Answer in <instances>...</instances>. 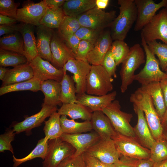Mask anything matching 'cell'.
<instances>
[{
    "label": "cell",
    "mask_w": 167,
    "mask_h": 167,
    "mask_svg": "<svg viewBox=\"0 0 167 167\" xmlns=\"http://www.w3.org/2000/svg\"><path fill=\"white\" fill-rule=\"evenodd\" d=\"M130 101L143 112L154 139L158 140L163 138L164 131L161 120L149 94L139 88L131 95Z\"/></svg>",
    "instance_id": "6da1fadb"
},
{
    "label": "cell",
    "mask_w": 167,
    "mask_h": 167,
    "mask_svg": "<svg viewBox=\"0 0 167 167\" xmlns=\"http://www.w3.org/2000/svg\"><path fill=\"white\" fill-rule=\"evenodd\" d=\"M119 13L112 22L109 30L113 40L124 41L136 21L137 9L134 0H118Z\"/></svg>",
    "instance_id": "7a4b0ae2"
},
{
    "label": "cell",
    "mask_w": 167,
    "mask_h": 167,
    "mask_svg": "<svg viewBox=\"0 0 167 167\" xmlns=\"http://www.w3.org/2000/svg\"><path fill=\"white\" fill-rule=\"evenodd\" d=\"M145 62L144 52L139 44H135L130 48L127 56L122 63L120 71L122 93L125 92L134 81L135 70Z\"/></svg>",
    "instance_id": "3957f363"
},
{
    "label": "cell",
    "mask_w": 167,
    "mask_h": 167,
    "mask_svg": "<svg viewBox=\"0 0 167 167\" xmlns=\"http://www.w3.org/2000/svg\"><path fill=\"white\" fill-rule=\"evenodd\" d=\"M141 45L145 53L146 60L143 68L135 74L134 80L138 81L141 85L153 82H160L167 79V74L161 71L159 60L149 49L143 36L141 35Z\"/></svg>",
    "instance_id": "277c9868"
},
{
    "label": "cell",
    "mask_w": 167,
    "mask_h": 167,
    "mask_svg": "<svg viewBox=\"0 0 167 167\" xmlns=\"http://www.w3.org/2000/svg\"><path fill=\"white\" fill-rule=\"evenodd\" d=\"M113 77L101 65H91L86 82V92L96 96H103L113 89Z\"/></svg>",
    "instance_id": "5b68a950"
},
{
    "label": "cell",
    "mask_w": 167,
    "mask_h": 167,
    "mask_svg": "<svg viewBox=\"0 0 167 167\" xmlns=\"http://www.w3.org/2000/svg\"><path fill=\"white\" fill-rule=\"evenodd\" d=\"M118 100H114L102 110L109 119L115 131L122 135L136 138L134 128L130 124L132 114L122 111Z\"/></svg>",
    "instance_id": "8992f818"
},
{
    "label": "cell",
    "mask_w": 167,
    "mask_h": 167,
    "mask_svg": "<svg viewBox=\"0 0 167 167\" xmlns=\"http://www.w3.org/2000/svg\"><path fill=\"white\" fill-rule=\"evenodd\" d=\"M116 17V11L106 12L96 6L77 16L81 26L103 31L109 28Z\"/></svg>",
    "instance_id": "52a82bcc"
},
{
    "label": "cell",
    "mask_w": 167,
    "mask_h": 167,
    "mask_svg": "<svg viewBox=\"0 0 167 167\" xmlns=\"http://www.w3.org/2000/svg\"><path fill=\"white\" fill-rule=\"evenodd\" d=\"M112 139L121 155L139 160L150 159V149L143 146L136 138L118 133Z\"/></svg>",
    "instance_id": "ba28073f"
},
{
    "label": "cell",
    "mask_w": 167,
    "mask_h": 167,
    "mask_svg": "<svg viewBox=\"0 0 167 167\" xmlns=\"http://www.w3.org/2000/svg\"><path fill=\"white\" fill-rule=\"evenodd\" d=\"M141 35L147 43L159 39L167 44V13L165 8L156 14L143 27Z\"/></svg>",
    "instance_id": "9c48e42d"
},
{
    "label": "cell",
    "mask_w": 167,
    "mask_h": 167,
    "mask_svg": "<svg viewBox=\"0 0 167 167\" xmlns=\"http://www.w3.org/2000/svg\"><path fill=\"white\" fill-rule=\"evenodd\" d=\"M75 148L60 138L49 140L47 154L42 162L43 167H57L66 158L75 152Z\"/></svg>",
    "instance_id": "30bf717a"
},
{
    "label": "cell",
    "mask_w": 167,
    "mask_h": 167,
    "mask_svg": "<svg viewBox=\"0 0 167 167\" xmlns=\"http://www.w3.org/2000/svg\"><path fill=\"white\" fill-rule=\"evenodd\" d=\"M85 152L108 164L117 163L121 156L113 139L110 138L101 139Z\"/></svg>",
    "instance_id": "8fae6325"
},
{
    "label": "cell",
    "mask_w": 167,
    "mask_h": 167,
    "mask_svg": "<svg viewBox=\"0 0 167 167\" xmlns=\"http://www.w3.org/2000/svg\"><path fill=\"white\" fill-rule=\"evenodd\" d=\"M47 8L45 0L36 3L30 0L25 1L22 7L18 9L16 19L23 23L38 26Z\"/></svg>",
    "instance_id": "7c38bea8"
},
{
    "label": "cell",
    "mask_w": 167,
    "mask_h": 167,
    "mask_svg": "<svg viewBox=\"0 0 167 167\" xmlns=\"http://www.w3.org/2000/svg\"><path fill=\"white\" fill-rule=\"evenodd\" d=\"M91 67L87 62L76 59L69 60L63 67L64 73L68 71L73 74L72 78L75 83L77 95L86 93L87 79Z\"/></svg>",
    "instance_id": "4fadbf2b"
},
{
    "label": "cell",
    "mask_w": 167,
    "mask_h": 167,
    "mask_svg": "<svg viewBox=\"0 0 167 167\" xmlns=\"http://www.w3.org/2000/svg\"><path fill=\"white\" fill-rule=\"evenodd\" d=\"M137 9V17L134 30H141L156 15L160 8L165 7L167 0L156 3L152 0H134Z\"/></svg>",
    "instance_id": "5bb4252c"
},
{
    "label": "cell",
    "mask_w": 167,
    "mask_h": 167,
    "mask_svg": "<svg viewBox=\"0 0 167 167\" xmlns=\"http://www.w3.org/2000/svg\"><path fill=\"white\" fill-rule=\"evenodd\" d=\"M29 63L33 69V77L40 82L53 80L60 82L63 77L64 73L62 69L56 68L38 55Z\"/></svg>",
    "instance_id": "9a60e30c"
},
{
    "label": "cell",
    "mask_w": 167,
    "mask_h": 167,
    "mask_svg": "<svg viewBox=\"0 0 167 167\" xmlns=\"http://www.w3.org/2000/svg\"><path fill=\"white\" fill-rule=\"evenodd\" d=\"M52 64L56 68L62 69L69 60L75 58V55L68 47L63 38L54 31L50 43Z\"/></svg>",
    "instance_id": "2e32d148"
},
{
    "label": "cell",
    "mask_w": 167,
    "mask_h": 167,
    "mask_svg": "<svg viewBox=\"0 0 167 167\" xmlns=\"http://www.w3.org/2000/svg\"><path fill=\"white\" fill-rule=\"evenodd\" d=\"M61 138L71 144L75 149V156L82 155L101 139L96 132L75 134H63Z\"/></svg>",
    "instance_id": "e0dca14e"
},
{
    "label": "cell",
    "mask_w": 167,
    "mask_h": 167,
    "mask_svg": "<svg viewBox=\"0 0 167 167\" xmlns=\"http://www.w3.org/2000/svg\"><path fill=\"white\" fill-rule=\"evenodd\" d=\"M113 40L109 30L103 31L95 41L88 54L87 62L91 65H101Z\"/></svg>",
    "instance_id": "ac0fdd59"
},
{
    "label": "cell",
    "mask_w": 167,
    "mask_h": 167,
    "mask_svg": "<svg viewBox=\"0 0 167 167\" xmlns=\"http://www.w3.org/2000/svg\"><path fill=\"white\" fill-rule=\"evenodd\" d=\"M57 106L42 104V108L39 112L15 124L12 130L15 134L30 131L33 128L40 126L47 118L49 117L52 113L57 111Z\"/></svg>",
    "instance_id": "d6986e66"
},
{
    "label": "cell",
    "mask_w": 167,
    "mask_h": 167,
    "mask_svg": "<svg viewBox=\"0 0 167 167\" xmlns=\"http://www.w3.org/2000/svg\"><path fill=\"white\" fill-rule=\"evenodd\" d=\"M35 31L38 55L44 60L51 62L52 57L50 45L53 29L41 24L36 26Z\"/></svg>",
    "instance_id": "ffe728a7"
},
{
    "label": "cell",
    "mask_w": 167,
    "mask_h": 167,
    "mask_svg": "<svg viewBox=\"0 0 167 167\" xmlns=\"http://www.w3.org/2000/svg\"><path fill=\"white\" fill-rule=\"evenodd\" d=\"M117 92L113 91L103 96H96L85 93L76 95L77 103L89 108L92 112L102 111L115 100Z\"/></svg>",
    "instance_id": "44dd1931"
},
{
    "label": "cell",
    "mask_w": 167,
    "mask_h": 167,
    "mask_svg": "<svg viewBox=\"0 0 167 167\" xmlns=\"http://www.w3.org/2000/svg\"><path fill=\"white\" fill-rule=\"evenodd\" d=\"M133 106L138 117L137 124L133 128L136 138L143 146L150 149L156 140L152 134L143 112Z\"/></svg>",
    "instance_id": "7402d4cb"
},
{
    "label": "cell",
    "mask_w": 167,
    "mask_h": 167,
    "mask_svg": "<svg viewBox=\"0 0 167 167\" xmlns=\"http://www.w3.org/2000/svg\"><path fill=\"white\" fill-rule=\"evenodd\" d=\"M91 121L92 129L99 135L101 139L109 138L112 139L118 134L109 118L102 111L93 112Z\"/></svg>",
    "instance_id": "603a6c76"
},
{
    "label": "cell",
    "mask_w": 167,
    "mask_h": 167,
    "mask_svg": "<svg viewBox=\"0 0 167 167\" xmlns=\"http://www.w3.org/2000/svg\"><path fill=\"white\" fill-rule=\"evenodd\" d=\"M33 77L32 68L28 62L9 69L2 81L1 87L27 81Z\"/></svg>",
    "instance_id": "cb8c5ba5"
},
{
    "label": "cell",
    "mask_w": 167,
    "mask_h": 167,
    "mask_svg": "<svg viewBox=\"0 0 167 167\" xmlns=\"http://www.w3.org/2000/svg\"><path fill=\"white\" fill-rule=\"evenodd\" d=\"M35 29V26L23 23L19 31L23 37L25 56L28 62L38 55L34 33Z\"/></svg>",
    "instance_id": "d4e9b609"
},
{
    "label": "cell",
    "mask_w": 167,
    "mask_h": 167,
    "mask_svg": "<svg viewBox=\"0 0 167 167\" xmlns=\"http://www.w3.org/2000/svg\"><path fill=\"white\" fill-rule=\"evenodd\" d=\"M150 96L161 121L166 110L163 94L159 82H153L140 87Z\"/></svg>",
    "instance_id": "484cf974"
},
{
    "label": "cell",
    "mask_w": 167,
    "mask_h": 167,
    "mask_svg": "<svg viewBox=\"0 0 167 167\" xmlns=\"http://www.w3.org/2000/svg\"><path fill=\"white\" fill-rule=\"evenodd\" d=\"M40 91L44 94L43 104L56 106L62 103L60 100L61 92L60 82L53 80H48L40 83Z\"/></svg>",
    "instance_id": "4316f807"
},
{
    "label": "cell",
    "mask_w": 167,
    "mask_h": 167,
    "mask_svg": "<svg viewBox=\"0 0 167 167\" xmlns=\"http://www.w3.org/2000/svg\"><path fill=\"white\" fill-rule=\"evenodd\" d=\"M61 115L68 116L72 119L91 121L93 112L88 107L79 103L62 104L58 110Z\"/></svg>",
    "instance_id": "83f0119b"
},
{
    "label": "cell",
    "mask_w": 167,
    "mask_h": 167,
    "mask_svg": "<svg viewBox=\"0 0 167 167\" xmlns=\"http://www.w3.org/2000/svg\"><path fill=\"white\" fill-rule=\"evenodd\" d=\"M96 6V0H68L62 9L65 15L77 17Z\"/></svg>",
    "instance_id": "f1b7e54d"
},
{
    "label": "cell",
    "mask_w": 167,
    "mask_h": 167,
    "mask_svg": "<svg viewBox=\"0 0 167 167\" xmlns=\"http://www.w3.org/2000/svg\"><path fill=\"white\" fill-rule=\"evenodd\" d=\"M0 47L2 49L25 56L23 39L19 31L4 35L0 37Z\"/></svg>",
    "instance_id": "f546056e"
},
{
    "label": "cell",
    "mask_w": 167,
    "mask_h": 167,
    "mask_svg": "<svg viewBox=\"0 0 167 167\" xmlns=\"http://www.w3.org/2000/svg\"><path fill=\"white\" fill-rule=\"evenodd\" d=\"M60 122L63 134H75L86 133L92 129L91 121L79 122L68 119L66 115H61Z\"/></svg>",
    "instance_id": "4dcf8cb0"
},
{
    "label": "cell",
    "mask_w": 167,
    "mask_h": 167,
    "mask_svg": "<svg viewBox=\"0 0 167 167\" xmlns=\"http://www.w3.org/2000/svg\"><path fill=\"white\" fill-rule=\"evenodd\" d=\"M60 83V100L62 104L77 103L76 89L72 78L64 73Z\"/></svg>",
    "instance_id": "1f68e13d"
},
{
    "label": "cell",
    "mask_w": 167,
    "mask_h": 167,
    "mask_svg": "<svg viewBox=\"0 0 167 167\" xmlns=\"http://www.w3.org/2000/svg\"><path fill=\"white\" fill-rule=\"evenodd\" d=\"M61 116L56 111L51 114L47 121H45L43 128L45 137L49 140L60 138L63 134L60 122Z\"/></svg>",
    "instance_id": "d6a6232c"
},
{
    "label": "cell",
    "mask_w": 167,
    "mask_h": 167,
    "mask_svg": "<svg viewBox=\"0 0 167 167\" xmlns=\"http://www.w3.org/2000/svg\"><path fill=\"white\" fill-rule=\"evenodd\" d=\"M48 141L49 140L45 137L41 139L34 149L24 157L17 158L13 155V167H17L23 163L36 158H40L44 160L48 149Z\"/></svg>",
    "instance_id": "836d02e7"
},
{
    "label": "cell",
    "mask_w": 167,
    "mask_h": 167,
    "mask_svg": "<svg viewBox=\"0 0 167 167\" xmlns=\"http://www.w3.org/2000/svg\"><path fill=\"white\" fill-rule=\"evenodd\" d=\"M40 83L33 77L27 81L1 87L0 96L14 92L30 91L36 92L40 91Z\"/></svg>",
    "instance_id": "e575fe53"
},
{
    "label": "cell",
    "mask_w": 167,
    "mask_h": 167,
    "mask_svg": "<svg viewBox=\"0 0 167 167\" xmlns=\"http://www.w3.org/2000/svg\"><path fill=\"white\" fill-rule=\"evenodd\" d=\"M28 62V60L24 55L0 49V66L14 67Z\"/></svg>",
    "instance_id": "d590c367"
},
{
    "label": "cell",
    "mask_w": 167,
    "mask_h": 167,
    "mask_svg": "<svg viewBox=\"0 0 167 167\" xmlns=\"http://www.w3.org/2000/svg\"><path fill=\"white\" fill-rule=\"evenodd\" d=\"M65 16L61 7L55 9L47 8L41 24L52 29H58Z\"/></svg>",
    "instance_id": "8d00e7d4"
},
{
    "label": "cell",
    "mask_w": 167,
    "mask_h": 167,
    "mask_svg": "<svg viewBox=\"0 0 167 167\" xmlns=\"http://www.w3.org/2000/svg\"><path fill=\"white\" fill-rule=\"evenodd\" d=\"M150 150V159L154 163L167 159V142L164 137L156 140Z\"/></svg>",
    "instance_id": "74e56055"
},
{
    "label": "cell",
    "mask_w": 167,
    "mask_h": 167,
    "mask_svg": "<svg viewBox=\"0 0 167 167\" xmlns=\"http://www.w3.org/2000/svg\"><path fill=\"white\" fill-rule=\"evenodd\" d=\"M81 26L77 17L65 15L58 28V33L62 37L74 34Z\"/></svg>",
    "instance_id": "f35d334b"
},
{
    "label": "cell",
    "mask_w": 167,
    "mask_h": 167,
    "mask_svg": "<svg viewBox=\"0 0 167 167\" xmlns=\"http://www.w3.org/2000/svg\"><path fill=\"white\" fill-rule=\"evenodd\" d=\"M130 48L124 41L116 40L113 42L109 50L117 66L123 62L127 56Z\"/></svg>",
    "instance_id": "ab89813d"
},
{
    "label": "cell",
    "mask_w": 167,
    "mask_h": 167,
    "mask_svg": "<svg viewBox=\"0 0 167 167\" xmlns=\"http://www.w3.org/2000/svg\"><path fill=\"white\" fill-rule=\"evenodd\" d=\"M147 44L151 52L158 58L162 71H165L167 68V44L158 42L156 41Z\"/></svg>",
    "instance_id": "60d3db41"
},
{
    "label": "cell",
    "mask_w": 167,
    "mask_h": 167,
    "mask_svg": "<svg viewBox=\"0 0 167 167\" xmlns=\"http://www.w3.org/2000/svg\"><path fill=\"white\" fill-rule=\"evenodd\" d=\"M20 4L13 0H0V14L16 19Z\"/></svg>",
    "instance_id": "b9f144b4"
},
{
    "label": "cell",
    "mask_w": 167,
    "mask_h": 167,
    "mask_svg": "<svg viewBox=\"0 0 167 167\" xmlns=\"http://www.w3.org/2000/svg\"><path fill=\"white\" fill-rule=\"evenodd\" d=\"M103 31L81 26L75 34L80 40L95 41Z\"/></svg>",
    "instance_id": "7bdbcfd3"
},
{
    "label": "cell",
    "mask_w": 167,
    "mask_h": 167,
    "mask_svg": "<svg viewBox=\"0 0 167 167\" xmlns=\"http://www.w3.org/2000/svg\"><path fill=\"white\" fill-rule=\"evenodd\" d=\"M15 133L12 129L9 130L0 135V152H4L5 150L10 151L13 154L14 150L11 142L15 139Z\"/></svg>",
    "instance_id": "ee69618b"
},
{
    "label": "cell",
    "mask_w": 167,
    "mask_h": 167,
    "mask_svg": "<svg viewBox=\"0 0 167 167\" xmlns=\"http://www.w3.org/2000/svg\"><path fill=\"white\" fill-rule=\"evenodd\" d=\"M95 41L80 40L75 54V58L87 62L88 55L92 49Z\"/></svg>",
    "instance_id": "f6af8a7d"
},
{
    "label": "cell",
    "mask_w": 167,
    "mask_h": 167,
    "mask_svg": "<svg viewBox=\"0 0 167 167\" xmlns=\"http://www.w3.org/2000/svg\"><path fill=\"white\" fill-rule=\"evenodd\" d=\"M101 65L111 77L117 78L116 71L117 66L113 56L109 50L104 57Z\"/></svg>",
    "instance_id": "bcb514c9"
},
{
    "label": "cell",
    "mask_w": 167,
    "mask_h": 167,
    "mask_svg": "<svg viewBox=\"0 0 167 167\" xmlns=\"http://www.w3.org/2000/svg\"><path fill=\"white\" fill-rule=\"evenodd\" d=\"M85 163L82 155L76 156L72 155L63 160L57 167H85Z\"/></svg>",
    "instance_id": "7dc6e473"
},
{
    "label": "cell",
    "mask_w": 167,
    "mask_h": 167,
    "mask_svg": "<svg viewBox=\"0 0 167 167\" xmlns=\"http://www.w3.org/2000/svg\"><path fill=\"white\" fill-rule=\"evenodd\" d=\"M82 156L87 167H114L115 164L103 163L86 152L84 153Z\"/></svg>",
    "instance_id": "c3c4849f"
},
{
    "label": "cell",
    "mask_w": 167,
    "mask_h": 167,
    "mask_svg": "<svg viewBox=\"0 0 167 167\" xmlns=\"http://www.w3.org/2000/svg\"><path fill=\"white\" fill-rule=\"evenodd\" d=\"M62 37L68 47L75 55L80 41V39L75 34Z\"/></svg>",
    "instance_id": "681fc988"
},
{
    "label": "cell",
    "mask_w": 167,
    "mask_h": 167,
    "mask_svg": "<svg viewBox=\"0 0 167 167\" xmlns=\"http://www.w3.org/2000/svg\"><path fill=\"white\" fill-rule=\"evenodd\" d=\"M139 160L121 155L119 161L114 167H136Z\"/></svg>",
    "instance_id": "f907efd6"
},
{
    "label": "cell",
    "mask_w": 167,
    "mask_h": 167,
    "mask_svg": "<svg viewBox=\"0 0 167 167\" xmlns=\"http://www.w3.org/2000/svg\"><path fill=\"white\" fill-rule=\"evenodd\" d=\"M16 24L0 25V36L12 33L17 31L19 32L22 24Z\"/></svg>",
    "instance_id": "816d5d0a"
},
{
    "label": "cell",
    "mask_w": 167,
    "mask_h": 167,
    "mask_svg": "<svg viewBox=\"0 0 167 167\" xmlns=\"http://www.w3.org/2000/svg\"><path fill=\"white\" fill-rule=\"evenodd\" d=\"M65 0H45L47 7L55 9L61 7L66 1Z\"/></svg>",
    "instance_id": "f5cc1de1"
},
{
    "label": "cell",
    "mask_w": 167,
    "mask_h": 167,
    "mask_svg": "<svg viewBox=\"0 0 167 167\" xmlns=\"http://www.w3.org/2000/svg\"><path fill=\"white\" fill-rule=\"evenodd\" d=\"M17 21L16 19L0 14V25L16 24Z\"/></svg>",
    "instance_id": "db71d44e"
},
{
    "label": "cell",
    "mask_w": 167,
    "mask_h": 167,
    "mask_svg": "<svg viewBox=\"0 0 167 167\" xmlns=\"http://www.w3.org/2000/svg\"><path fill=\"white\" fill-rule=\"evenodd\" d=\"M154 163L150 159L139 160L136 167H154Z\"/></svg>",
    "instance_id": "11a10c76"
},
{
    "label": "cell",
    "mask_w": 167,
    "mask_h": 167,
    "mask_svg": "<svg viewBox=\"0 0 167 167\" xmlns=\"http://www.w3.org/2000/svg\"><path fill=\"white\" fill-rule=\"evenodd\" d=\"M163 94L166 109H167V79L160 82Z\"/></svg>",
    "instance_id": "9f6ffc18"
},
{
    "label": "cell",
    "mask_w": 167,
    "mask_h": 167,
    "mask_svg": "<svg viewBox=\"0 0 167 167\" xmlns=\"http://www.w3.org/2000/svg\"><path fill=\"white\" fill-rule=\"evenodd\" d=\"M109 2V0H96V7L99 9H105L108 6Z\"/></svg>",
    "instance_id": "6f0895ef"
},
{
    "label": "cell",
    "mask_w": 167,
    "mask_h": 167,
    "mask_svg": "<svg viewBox=\"0 0 167 167\" xmlns=\"http://www.w3.org/2000/svg\"><path fill=\"white\" fill-rule=\"evenodd\" d=\"M164 132L167 131V109L166 110L164 116L161 121Z\"/></svg>",
    "instance_id": "680465c9"
},
{
    "label": "cell",
    "mask_w": 167,
    "mask_h": 167,
    "mask_svg": "<svg viewBox=\"0 0 167 167\" xmlns=\"http://www.w3.org/2000/svg\"><path fill=\"white\" fill-rule=\"evenodd\" d=\"M9 69L4 67H0V79L2 81L3 80Z\"/></svg>",
    "instance_id": "91938a15"
},
{
    "label": "cell",
    "mask_w": 167,
    "mask_h": 167,
    "mask_svg": "<svg viewBox=\"0 0 167 167\" xmlns=\"http://www.w3.org/2000/svg\"><path fill=\"white\" fill-rule=\"evenodd\" d=\"M154 167H167V159L154 163Z\"/></svg>",
    "instance_id": "94428289"
},
{
    "label": "cell",
    "mask_w": 167,
    "mask_h": 167,
    "mask_svg": "<svg viewBox=\"0 0 167 167\" xmlns=\"http://www.w3.org/2000/svg\"><path fill=\"white\" fill-rule=\"evenodd\" d=\"M163 137L167 142V132H164Z\"/></svg>",
    "instance_id": "6125c7cd"
},
{
    "label": "cell",
    "mask_w": 167,
    "mask_h": 167,
    "mask_svg": "<svg viewBox=\"0 0 167 167\" xmlns=\"http://www.w3.org/2000/svg\"><path fill=\"white\" fill-rule=\"evenodd\" d=\"M165 10L166 11V12L167 13V5H166V7L165 8Z\"/></svg>",
    "instance_id": "be15d7a7"
},
{
    "label": "cell",
    "mask_w": 167,
    "mask_h": 167,
    "mask_svg": "<svg viewBox=\"0 0 167 167\" xmlns=\"http://www.w3.org/2000/svg\"><path fill=\"white\" fill-rule=\"evenodd\" d=\"M165 71L166 72H167V68L166 69V70H165Z\"/></svg>",
    "instance_id": "e7e4bbea"
},
{
    "label": "cell",
    "mask_w": 167,
    "mask_h": 167,
    "mask_svg": "<svg viewBox=\"0 0 167 167\" xmlns=\"http://www.w3.org/2000/svg\"><path fill=\"white\" fill-rule=\"evenodd\" d=\"M85 167H86V166Z\"/></svg>",
    "instance_id": "03108f58"
},
{
    "label": "cell",
    "mask_w": 167,
    "mask_h": 167,
    "mask_svg": "<svg viewBox=\"0 0 167 167\" xmlns=\"http://www.w3.org/2000/svg\"><path fill=\"white\" fill-rule=\"evenodd\" d=\"M166 132H167V131Z\"/></svg>",
    "instance_id": "003e7915"
}]
</instances>
